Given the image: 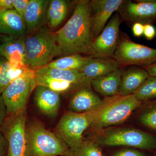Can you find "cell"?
<instances>
[{
  "mask_svg": "<svg viewBox=\"0 0 156 156\" xmlns=\"http://www.w3.org/2000/svg\"><path fill=\"white\" fill-rule=\"evenodd\" d=\"M115 96L105 98L102 105L96 109L83 113L67 112L62 116L54 133L69 148L75 147L83 140V134L90 127L105 108L113 101Z\"/></svg>",
  "mask_w": 156,
  "mask_h": 156,
  "instance_id": "3957f363",
  "label": "cell"
},
{
  "mask_svg": "<svg viewBox=\"0 0 156 156\" xmlns=\"http://www.w3.org/2000/svg\"><path fill=\"white\" fill-rule=\"evenodd\" d=\"M4 36H5V35H4L0 34V44L2 41Z\"/></svg>",
  "mask_w": 156,
  "mask_h": 156,
  "instance_id": "8d00e7d4",
  "label": "cell"
},
{
  "mask_svg": "<svg viewBox=\"0 0 156 156\" xmlns=\"http://www.w3.org/2000/svg\"><path fill=\"white\" fill-rule=\"evenodd\" d=\"M98 145L105 146L131 147L151 150L156 149V137L133 128H120L106 129L95 138Z\"/></svg>",
  "mask_w": 156,
  "mask_h": 156,
  "instance_id": "5b68a950",
  "label": "cell"
},
{
  "mask_svg": "<svg viewBox=\"0 0 156 156\" xmlns=\"http://www.w3.org/2000/svg\"><path fill=\"white\" fill-rule=\"evenodd\" d=\"M30 0H14L13 3L14 9L23 18H24V14Z\"/></svg>",
  "mask_w": 156,
  "mask_h": 156,
  "instance_id": "f1b7e54d",
  "label": "cell"
},
{
  "mask_svg": "<svg viewBox=\"0 0 156 156\" xmlns=\"http://www.w3.org/2000/svg\"><path fill=\"white\" fill-rule=\"evenodd\" d=\"M144 36L147 41H151L156 36V29L153 24L144 25Z\"/></svg>",
  "mask_w": 156,
  "mask_h": 156,
  "instance_id": "f546056e",
  "label": "cell"
},
{
  "mask_svg": "<svg viewBox=\"0 0 156 156\" xmlns=\"http://www.w3.org/2000/svg\"><path fill=\"white\" fill-rule=\"evenodd\" d=\"M119 68V65L114 58H92L80 72L87 80L91 81Z\"/></svg>",
  "mask_w": 156,
  "mask_h": 156,
  "instance_id": "ffe728a7",
  "label": "cell"
},
{
  "mask_svg": "<svg viewBox=\"0 0 156 156\" xmlns=\"http://www.w3.org/2000/svg\"><path fill=\"white\" fill-rule=\"evenodd\" d=\"M113 156H146L144 154L134 149H124L118 151Z\"/></svg>",
  "mask_w": 156,
  "mask_h": 156,
  "instance_id": "4dcf8cb0",
  "label": "cell"
},
{
  "mask_svg": "<svg viewBox=\"0 0 156 156\" xmlns=\"http://www.w3.org/2000/svg\"><path fill=\"white\" fill-rule=\"evenodd\" d=\"M143 68L147 71L150 76L156 77V62Z\"/></svg>",
  "mask_w": 156,
  "mask_h": 156,
  "instance_id": "d590c367",
  "label": "cell"
},
{
  "mask_svg": "<svg viewBox=\"0 0 156 156\" xmlns=\"http://www.w3.org/2000/svg\"><path fill=\"white\" fill-rule=\"evenodd\" d=\"M139 121L144 126L156 130V107L144 112L140 117Z\"/></svg>",
  "mask_w": 156,
  "mask_h": 156,
  "instance_id": "83f0119b",
  "label": "cell"
},
{
  "mask_svg": "<svg viewBox=\"0 0 156 156\" xmlns=\"http://www.w3.org/2000/svg\"><path fill=\"white\" fill-rule=\"evenodd\" d=\"M35 76L37 86L48 87L51 90L59 93L66 92L73 86L75 85L67 81L53 79L46 76L39 75L35 74Z\"/></svg>",
  "mask_w": 156,
  "mask_h": 156,
  "instance_id": "d4e9b609",
  "label": "cell"
},
{
  "mask_svg": "<svg viewBox=\"0 0 156 156\" xmlns=\"http://www.w3.org/2000/svg\"><path fill=\"white\" fill-rule=\"evenodd\" d=\"M104 101L89 87H83L77 91L69 101L72 111L83 113L92 111L100 107Z\"/></svg>",
  "mask_w": 156,
  "mask_h": 156,
  "instance_id": "2e32d148",
  "label": "cell"
},
{
  "mask_svg": "<svg viewBox=\"0 0 156 156\" xmlns=\"http://www.w3.org/2000/svg\"><path fill=\"white\" fill-rule=\"evenodd\" d=\"M144 25L140 23H135L132 26V31L134 37H140L143 35Z\"/></svg>",
  "mask_w": 156,
  "mask_h": 156,
  "instance_id": "836d02e7",
  "label": "cell"
},
{
  "mask_svg": "<svg viewBox=\"0 0 156 156\" xmlns=\"http://www.w3.org/2000/svg\"><path fill=\"white\" fill-rule=\"evenodd\" d=\"M27 108L7 116L0 126L8 144L7 156H28Z\"/></svg>",
  "mask_w": 156,
  "mask_h": 156,
  "instance_id": "52a82bcc",
  "label": "cell"
},
{
  "mask_svg": "<svg viewBox=\"0 0 156 156\" xmlns=\"http://www.w3.org/2000/svg\"><path fill=\"white\" fill-rule=\"evenodd\" d=\"M8 144L4 134L0 130V156H7Z\"/></svg>",
  "mask_w": 156,
  "mask_h": 156,
  "instance_id": "1f68e13d",
  "label": "cell"
},
{
  "mask_svg": "<svg viewBox=\"0 0 156 156\" xmlns=\"http://www.w3.org/2000/svg\"><path fill=\"white\" fill-rule=\"evenodd\" d=\"M132 95L141 102L155 98L156 77L149 76Z\"/></svg>",
  "mask_w": 156,
  "mask_h": 156,
  "instance_id": "484cf974",
  "label": "cell"
},
{
  "mask_svg": "<svg viewBox=\"0 0 156 156\" xmlns=\"http://www.w3.org/2000/svg\"><path fill=\"white\" fill-rule=\"evenodd\" d=\"M60 93L48 87L37 86L35 89L34 99L39 109L48 116L57 115L60 105Z\"/></svg>",
  "mask_w": 156,
  "mask_h": 156,
  "instance_id": "9a60e30c",
  "label": "cell"
},
{
  "mask_svg": "<svg viewBox=\"0 0 156 156\" xmlns=\"http://www.w3.org/2000/svg\"><path fill=\"white\" fill-rule=\"evenodd\" d=\"M49 0H30L24 15L27 34L36 31L45 25Z\"/></svg>",
  "mask_w": 156,
  "mask_h": 156,
  "instance_id": "5bb4252c",
  "label": "cell"
},
{
  "mask_svg": "<svg viewBox=\"0 0 156 156\" xmlns=\"http://www.w3.org/2000/svg\"><path fill=\"white\" fill-rule=\"evenodd\" d=\"M34 71L35 74L67 81L75 85H84L91 83V81L87 80L80 71L47 67H41Z\"/></svg>",
  "mask_w": 156,
  "mask_h": 156,
  "instance_id": "44dd1931",
  "label": "cell"
},
{
  "mask_svg": "<svg viewBox=\"0 0 156 156\" xmlns=\"http://www.w3.org/2000/svg\"><path fill=\"white\" fill-rule=\"evenodd\" d=\"M124 68L115 70L91 81V85L95 91L105 98L119 95L122 76Z\"/></svg>",
  "mask_w": 156,
  "mask_h": 156,
  "instance_id": "d6986e66",
  "label": "cell"
},
{
  "mask_svg": "<svg viewBox=\"0 0 156 156\" xmlns=\"http://www.w3.org/2000/svg\"><path fill=\"white\" fill-rule=\"evenodd\" d=\"M113 58L120 68L146 67L156 62V49L133 41L127 34L121 31Z\"/></svg>",
  "mask_w": 156,
  "mask_h": 156,
  "instance_id": "8992f818",
  "label": "cell"
},
{
  "mask_svg": "<svg viewBox=\"0 0 156 156\" xmlns=\"http://www.w3.org/2000/svg\"><path fill=\"white\" fill-rule=\"evenodd\" d=\"M92 57L75 54L57 58L43 67L62 70L80 71L91 60Z\"/></svg>",
  "mask_w": 156,
  "mask_h": 156,
  "instance_id": "cb8c5ba5",
  "label": "cell"
},
{
  "mask_svg": "<svg viewBox=\"0 0 156 156\" xmlns=\"http://www.w3.org/2000/svg\"><path fill=\"white\" fill-rule=\"evenodd\" d=\"M26 36L5 35L0 44V56L16 66H26L24 63Z\"/></svg>",
  "mask_w": 156,
  "mask_h": 156,
  "instance_id": "4fadbf2b",
  "label": "cell"
},
{
  "mask_svg": "<svg viewBox=\"0 0 156 156\" xmlns=\"http://www.w3.org/2000/svg\"><path fill=\"white\" fill-rule=\"evenodd\" d=\"M69 149V156H103L97 144L89 140H83L79 145Z\"/></svg>",
  "mask_w": 156,
  "mask_h": 156,
  "instance_id": "4316f807",
  "label": "cell"
},
{
  "mask_svg": "<svg viewBox=\"0 0 156 156\" xmlns=\"http://www.w3.org/2000/svg\"><path fill=\"white\" fill-rule=\"evenodd\" d=\"M0 34L8 36H26L24 19L14 9L0 12Z\"/></svg>",
  "mask_w": 156,
  "mask_h": 156,
  "instance_id": "ac0fdd59",
  "label": "cell"
},
{
  "mask_svg": "<svg viewBox=\"0 0 156 156\" xmlns=\"http://www.w3.org/2000/svg\"><path fill=\"white\" fill-rule=\"evenodd\" d=\"M141 101L133 95L123 96L118 95L90 126L93 131H100L105 128L121 125L128 119Z\"/></svg>",
  "mask_w": 156,
  "mask_h": 156,
  "instance_id": "9c48e42d",
  "label": "cell"
},
{
  "mask_svg": "<svg viewBox=\"0 0 156 156\" xmlns=\"http://www.w3.org/2000/svg\"><path fill=\"white\" fill-rule=\"evenodd\" d=\"M63 55L55 33L46 25L26 37L24 63L33 70L44 67L56 56Z\"/></svg>",
  "mask_w": 156,
  "mask_h": 156,
  "instance_id": "7a4b0ae2",
  "label": "cell"
},
{
  "mask_svg": "<svg viewBox=\"0 0 156 156\" xmlns=\"http://www.w3.org/2000/svg\"><path fill=\"white\" fill-rule=\"evenodd\" d=\"M7 117V108L2 95L0 94V126Z\"/></svg>",
  "mask_w": 156,
  "mask_h": 156,
  "instance_id": "d6a6232c",
  "label": "cell"
},
{
  "mask_svg": "<svg viewBox=\"0 0 156 156\" xmlns=\"http://www.w3.org/2000/svg\"><path fill=\"white\" fill-rule=\"evenodd\" d=\"M14 0H0V12L14 9Z\"/></svg>",
  "mask_w": 156,
  "mask_h": 156,
  "instance_id": "e575fe53",
  "label": "cell"
},
{
  "mask_svg": "<svg viewBox=\"0 0 156 156\" xmlns=\"http://www.w3.org/2000/svg\"><path fill=\"white\" fill-rule=\"evenodd\" d=\"M123 0H91V22L94 40L103 30Z\"/></svg>",
  "mask_w": 156,
  "mask_h": 156,
  "instance_id": "7c38bea8",
  "label": "cell"
},
{
  "mask_svg": "<svg viewBox=\"0 0 156 156\" xmlns=\"http://www.w3.org/2000/svg\"><path fill=\"white\" fill-rule=\"evenodd\" d=\"M37 86L34 71L30 69L5 89L1 95L7 108V116L26 108L30 96Z\"/></svg>",
  "mask_w": 156,
  "mask_h": 156,
  "instance_id": "ba28073f",
  "label": "cell"
},
{
  "mask_svg": "<svg viewBox=\"0 0 156 156\" xmlns=\"http://www.w3.org/2000/svg\"><path fill=\"white\" fill-rule=\"evenodd\" d=\"M28 156H69L70 149L54 132L38 122L27 125Z\"/></svg>",
  "mask_w": 156,
  "mask_h": 156,
  "instance_id": "277c9868",
  "label": "cell"
},
{
  "mask_svg": "<svg viewBox=\"0 0 156 156\" xmlns=\"http://www.w3.org/2000/svg\"><path fill=\"white\" fill-rule=\"evenodd\" d=\"M116 12L128 26L153 24L156 22V0H123Z\"/></svg>",
  "mask_w": 156,
  "mask_h": 156,
  "instance_id": "8fae6325",
  "label": "cell"
},
{
  "mask_svg": "<svg viewBox=\"0 0 156 156\" xmlns=\"http://www.w3.org/2000/svg\"><path fill=\"white\" fill-rule=\"evenodd\" d=\"M30 70L27 66H15L0 56V94L14 80Z\"/></svg>",
  "mask_w": 156,
  "mask_h": 156,
  "instance_id": "603a6c76",
  "label": "cell"
},
{
  "mask_svg": "<svg viewBox=\"0 0 156 156\" xmlns=\"http://www.w3.org/2000/svg\"><path fill=\"white\" fill-rule=\"evenodd\" d=\"M70 5L65 0H50L46 13V20L49 27L55 28L63 22L67 16Z\"/></svg>",
  "mask_w": 156,
  "mask_h": 156,
  "instance_id": "7402d4cb",
  "label": "cell"
},
{
  "mask_svg": "<svg viewBox=\"0 0 156 156\" xmlns=\"http://www.w3.org/2000/svg\"><path fill=\"white\" fill-rule=\"evenodd\" d=\"M122 22L120 15L116 12L100 34L93 41L89 56L113 58L119 44L120 27Z\"/></svg>",
  "mask_w": 156,
  "mask_h": 156,
  "instance_id": "30bf717a",
  "label": "cell"
},
{
  "mask_svg": "<svg viewBox=\"0 0 156 156\" xmlns=\"http://www.w3.org/2000/svg\"><path fill=\"white\" fill-rule=\"evenodd\" d=\"M90 14L91 1H76L71 17L55 32L63 55L83 54L89 56L94 40Z\"/></svg>",
  "mask_w": 156,
  "mask_h": 156,
  "instance_id": "6da1fadb",
  "label": "cell"
},
{
  "mask_svg": "<svg viewBox=\"0 0 156 156\" xmlns=\"http://www.w3.org/2000/svg\"><path fill=\"white\" fill-rule=\"evenodd\" d=\"M149 77L144 68L131 66L124 69L119 95L123 96L132 95Z\"/></svg>",
  "mask_w": 156,
  "mask_h": 156,
  "instance_id": "e0dca14e",
  "label": "cell"
}]
</instances>
